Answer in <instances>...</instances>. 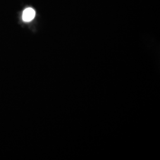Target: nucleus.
<instances>
[{
	"instance_id": "1",
	"label": "nucleus",
	"mask_w": 160,
	"mask_h": 160,
	"mask_svg": "<svg viewBox=\"0 0 160 160\" xmlns=\"http://www.w3.org/2000/svg\"><path fill=\"white\" fill-rule=\"evenodd\" d=\"M35 11L32 8H28L23 11L22 18L23 21L26 22H28L32 21L35 17Z\"/></svg>"
}]
</instances>
